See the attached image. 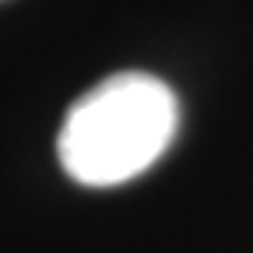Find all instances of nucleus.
<instances>
[{"label":"nucleus","mask_w":253,"mask_h":253,"mask_svg":"<svg viewBox=\"0 0 253 253\" xmlns=\"http://www.w3.org/2000/svg\"><path fill=\"white\" fill-rule=\"evenodd\" d=\"M176 123L179 102L162 78L120 71L74 99L56 134V155L74 183L120 186L162 158Z\"/></svg>","instance_id":"1"}]
</instances>
